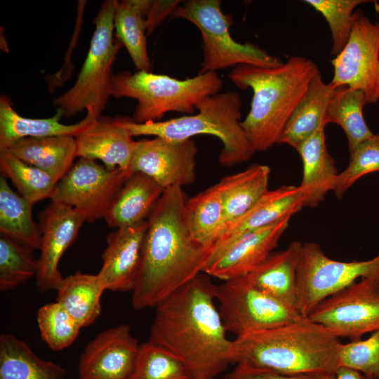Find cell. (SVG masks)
<instances>
[{
  "label": "cell",
  "mask_w": 379,
  "mask_h": 379,
  "mask_svg": "<svg viewBox=\"0 0 379 379\" xmlns=\"http://www.w3.org/2000/svg\"><path fill=\"white\" fill-rule=\"evenodd\" d=\"M211 277L201 272L155 308L149 342L175 357L191 379H215L235 363Z\"/></svg>",
  "instance_id": "1"
},
{
  "label": "cell",
  "mask_w": 379,
  "mask_h": 379,
  "mask_svg": "<svg viewBox=\"0 0 379 379\" xmlns=\"http://www.w3.org/2000/svg\"><path fill=\"white\" fill-rule=\"evenodd\" d=\"M185 202L182 187L166 188L147 218L141 267L132 291L135 310L157 306L203 272L211 258L187 230Z\"/></svg>",
  "instance_id": "2"
},
{
  "label": "cell",
  "mask_w": 379,
  "mask_h": 379,
  "mask_svg": "<svg viewBox=\"0 0 379 379\" xmlns=\"http://www.w3.org/2000/svg\"><path fill=\"white\" fill-rule=\"evenodd\" d=\"M319 72L312 60L293 56L277 67L239 65L228 74L237 88L253 90L250 110L241 125L255 152L278 144L291 114Z\"/></svg>",
  "instance_id": "3"
},
{
  "label": "cell",
  "mask_w": 379,
  "mask_h": 379,
  "mask_svg": "<svg viewBox=\"0 0 379 379\" xmlns=\"http://www.w3.org/2000/svg\"><path fill=\"white\" fill-rule=\"evenodd\" d=\"M340 338L307 317L234 340L235 364L284 374L335 373Z\"/></svg>",
  "instance_id": "4"
},
{
  "label": "cell",
  "mask_w": 379,
  "mask_h": 379,
  "mask_svg": "<svg viewBox=\"0 0 379 379\" xmlns=\"http://www.w3.org/2000/svg\"><path fill=\"white\" fill-rule=\"evenodd\" d=\"M241 105L240 94L231 91L205 98L197 105L199 112L196 114L145 124L119 120L133 137L153 135L183 140L201 134L214 135L222 145L218 155L220 164L231 167L247 161L255 152L241 125Z\"/></svg>",
  "instance_id": "5"
},
{
  "label": "cell",
  "mask_w": 379,
  "mask_h": 379,
  "mask_svg": "<svg viewBox=\"0 0 379 379\" xmlns=\"http://www.w3.org/2000/svg\"><path fill=\"white\" fill-rule=\"evenodd\" d=\"M222 87V80L214 72L180 80L145 71H124L114 75L111 96L135 100L133 121L145 124L159 121L169 112L192 114L199 102Z\"/></svg>",
  "instance_id": "6"
},
{
  "label": "cell",
  "mask_w": 379,
  "mask_h": 379,
  "mask_svg": "<svg viewBox=\"0 0 379 379\" xmlns=\"http://www.w3.org/2000/svg\"><path fill=\"white\" fill-rule=\"evenodd\" d=\"M115 0H106L94 18L95 30L86 60L74 85L58 96L53 104L69 118L86 109L99 119L111 96L112 64L123 46L114 37Z\"/></svg>",
  "instance_id": "7"
},
{
  "label": "cell",
  "mask_w": 379,
  "mask_h": 379,
  "mask_svg": "<svg viewBox=\"0 0 379 379\" xmlns=\"http://www.w3.org/2000/svg\"><path fill=\"white\" fill-rule=\"evenodd\" d=\"M171 18L185 19L201 32L203 60L200 74L239 65L274 67L283 63L255 44L235 41L230 30L232 19L222 11L220 0L186 1L176 8Z\"/></svg>",
  "instance_id": "8"
},
{
  "label": "cell",
  "mask_w": 379,
  "mask_h": 379,
  "mask_svg": "<svg viewBox=\"0 0 379 379\" xmlns=\"http://www.w3.org/2000/svg\"><path fill=\"white\" fill-rule=\"evenodd\" d=\"M215 299L227 332L236 337L303 318L295 308L260 290L245 276L216 285Z\"/></svg>",
  "instance_id": "9"
},
{
  "label": "cell",
  "mask_w": 379,
  "mask_h": 379,
  "mask_svg": "<svg viewBox=\"0 0 379 379\" xmlns=\"http://www.w3.org/2000/svg\"><path fill=\"white\" fill-rule=\"evenodd\" d=\"M369 277H379V254L368 260L338 261L328 258L318 244L305 243L297 269V310L307 317L324 299Z\"/></svg>",
  "instance_id": "10"
},
{
  "label": "cell",
  "mask_w": 379,
  "mask_h": 379,
  "mask_svg": "<svg viewBox=\"0 0 379 379\" xmlns=\"http://www.w3.org/2000/svg\"><path fill=\"white\" fill-rule=\"evenodd\" d=\"M338 338L361 339L379 330V277H369L335 293L307 317Z\"/></svg>",
  "instance_id": "11"
},
{
  "label": "cell",
  "mask_w": 379,
  "mask_h": 379,
  "mask_svg": "<svg viewBox=\"0 0 379 379\" xmlns=\"http://www.w3.org/2000/svg\"><path fill=\"white\" fill-rule=\"evenodd\" d=\"M131 173L111 170L84 158L73 164L57 183L51 201L76 208L86 222L104 218L112 201Z\"/></svg>",
  "instance_id": "12"
},
{
  "label": "cell",
  "mask_w": 379,
  "mask_h": 379,
  "mask_svg": "<svg viewBox=\"0 0 379 379\" xmlns=\"http://www.w3.org/2000/svg\"><path fill=\"white\" fill-rule=\"evenodd\" d=\"M331 62L335 88L347 86L363 91L368 104L375 103V79L379 65V22L355 10L351 34L342 51Z\"/></svg>",
  "instance_id": "13"
},
{
  "label": "cell",
  "mask_w": 379,
  "mask_h": 379,
  "mask_svg": "<svg viewBox=\"0 0 379 379\" xmlns=\"http://www.w3.org/2000/svg\"><path fill=\"white\" fill-rule=\"evenodd\" d=\"M198 149L192 139L171 140L160 137L137 141L131 173H142L164 189L193 183Z\"/></svg>",
  "instance_id": "14"
},
{
  "label": "cell",
  "mask_w": 379,
  "mask_h": 379,
  "mask_svg": "<svg viewBox=\"0 0 379 379\" xmlns=\"http://www.w3.org/2000/svg\"><path fill=\"white\" fill-rule=\"evenodd\" d=\"M86 222L76 208L51 201L39 215L41 233L36 284L41 293L57 291L63 280L59 270L60 259L77 237Z\"/></svg>",
  "instance_id": "15"
},
{
  "label": "cell",
  "mask_w": 379,
  "mask_h": 379,
  "mask_svg": "<svg viewBox=\"0 0 379 379\" xmlns=\"http://www.w3.org/2000/svg\"><path fill=\"white\" fill-rule=\"evenodd\" d=\"M140 345L128 324L100 332L87 344L80 356L79 379H128Z\"/></svg>",
  "instance_id": "16"
},
{
  "label": "cell",
  "mask_w": 379,
  "mask_h": 379,
  "mask_svg": "<svg viewBox=\"0 0 379 379\" xmlns=\"http://www.w3.org/2000/svg\"><path fill=\"white\" fill-rule=\"evenodd\" d=\"M291 218L240 236L213 255L203 272L223 281L248 274L272 253Z\"/></svg>",
  "instance_id": "17"
},
{
  "label": "cell",
  "mask_w": 379,
  "mask_h": 379,
  "mask_svg": "<svg viewBox=\"0 0 379 379\" xmlns=\"http://www.w3.org/2000/svg\"><path fill=\"white\" fill-rule=\"evenodd\" d=\"M147 220L115 229L106 239L102 267L97 274L106 290L132 291L141 267Z\"/></svg>",
  "instance_id": "18"
},
{
  "label": "cell",
  "mask_w": 379,
  "mask_h": 379,
  "mask_svg": "<svg viewBox=\"0 0 379 379\" xmlns=\"http://www.w3.org/2000/svg\"><path fill=\"white\" fill-rule=\"evenodd\" d=\"M303 207L298 186L282 185L269 190L244 214L225 226L212 246L211 258L240 236L292 217Z\"/></svg>",
  "instance_id": "19"
},
{
  "label": "cell",
  "mask_w": 379,
  "mask_h": 379,
  "mask_svg": "<svg viewBox=\"0 0 379 379\" xmlns=\"http://www.w3.org/2000/svg\"><path fill=\"white\" fill-rule=\"evenodd\" d=\"M77 157L99 160L107 168L129 172L137 141L119 119H98L76 138Z\"/></svg>",
  "instance_id": "20"
},
{
  "label": "cell",
  "mask_w": 379,
  "mask_h": 379,
  "mask_svg": "<svg viewBox=\"0 0 379 379\" xmlns=\"http://www.w3.org/2000/svg\"><path fill=\"white\" fill-rule=\"evenodd\" d=\"M324 129L319 128L296 149L302 163L298 188L303 197L304 207L317 206L329 191H333L339 174L327 149Z\"/></svg>",
  "instance_id": "21"
},
{
  "label": "cell",
  "mask_w": 379,
  "mask_h": 379,
  "mask_svg": "<svg viewBox=\"0 0 379 379\" xmlns=\"http://www.w3.org/2000/svg\"><path fill=\"white\" fill-rule=\"evenodd\" d=\"M302 246L294 241L286 249L271 253L245 277L260 290L297 310V269Z\"/></svg>",
  "instance_id": "22"
},
{
  "label": "cell",
  "mask_w": 379,
  "mask_h": 379,
  "mask_svg": "<svg viewBox=\"0 0 379 379\" xmlns=\"http://www.w3.org/2000/svg\"><path fill=\"white\" fill-rule=\"evenodd\" d=\"M62 112L57 109L54 116L45 119L27 118L13 108L10 98H0V149H6L17 140L26 137L67 135L78 137L88 129L97 119L89 114L73 124L60 123Z\"/></svg>",
  "instance_id": "23"
},
{
  "label": "cell",
  "mask_w": 379,
  "mask_h": 379,
  "mask_svg": "<svg viewBox=\"0 0 379 379\" xmlns=\"http://www.w3.org/2000/svg\"><path fill=\"white\" fill-rule=\"evenodd\" d=\"M165 189L142 173H133L124 182L107 211L104 219L118 229L147 220Z\"/></svg>",
  "instance_id": "24"
},
{
  "label": "cell",
  "mask_w": 379,
  "mask_h": 379,
  "mask_svg": "<svg viewBox=\"0 0 379 379\" xmlns=\"http://www.w3.org/2000/svg\"><path fill=\"white\" fill-rule=\"evenodd\" d=\"M335 87L326 84L320 71L312 78L291 114L278 141L295 150L319 128L326 127L327 110Z\"/></svg>",
  "instance_id": "25"
},
{
  "label": "cell",
  "mask_w": 379,
  "mask_h": 379,
  "mask_svg": "<svg viewBox=\"0 0 379 379\" xmlns=\"http://www.w3.org/2000/svg\"><path fill=\"white\" fill-rule=\"evenodd\" d=\"M6 149L24 162L48 173L58 182L77 157L76 138L67 135L26 137L15 140Z\"/></svg>",
  "instance_id": "26"
},
{
  "label": "cell",
  "mask_w": 379,
  "mask_h": 379,
  "mask_svg": "<svg viewBox=\"0 0 379 379\" xmlns=\"http://www.w3.org/2000/svg\"><path fill=\"white\" fill-rule=\"evenodd\" d=\"M270 173L267 165L252 164L215 185L223 201L225 226L244 214L269 190Z\"/></svg>",
  "instance_id": "27"
},
{
  "label": "cell",
  "mask_w": 379,
  "mask_h": 379,
  "mask_svg": "<svg viewBox=\"0 0 379 379\" xmlns=\"http://www.w3.org/2000/svg\"><path fill=\"white\" fill-rule=\"evenodd\" d=\"M60 364L38 357L28 345L10 333L0 336V379H65Z\"/></svg>",
  "instance_id": "28"
},
{
  "label": "cell",
  "mask_w": 379,
  "mask_h": 379,
  "mask_svg": "<svg viewBox=\"0 0 379 379\" xmlns=\"http://www.w3.org/2000/svg\"><path fill=\"white\" fill-rule=\"evenodd\" d=\"M106 291L98 274L77 272L65 278L57 289L56 301L81 326L93 324L101 312Z\"/></svg>",
  "instance_id": "29"
},
{
  "label": "cell",
  "mask_w": 379,
  "mask_h": 379,
  "mask_svg": "<svg viewBox=\"0 0 379 379\" xmlns=\"http://www.w3.org/2000/svg\"><path fill=\"white\" fill-rule=\"evenodd\" d=\"M148 0L116 1L114 30L138 71L149 72L151 62L147 49L145 13Z\"/></svg>",
  "instance_id": "30"
},
{
  "label": "cell",
  "mask_w": 379,
  "mask_h": 379,
  "mask_svg": "<svg viewBox=\"0 0 379 379\" xmlns=\"http://www.w3.org/2000/svg\"><path fill=\"white\" fill-rule=\"evenodd\" d=\"M184 218L192 238L208 248L225 227L223 201L215 185L186 201Z\"/></svg>",
  "instance_id": "31"
},
{
  "label": "cell",
  "mask_w": 379,
  "mask_h": 379,
  "mask_svg": "<svg viewBox=\"0 0 379 379\" xmlns=\"http://www.w3.org/2000/svg\"><path fill=\"white\" fill-rule=\"evenodd\" d=\"M368 104L365 93L347 86L334 88L328 107L327 123H335L344 131L350 153L373 135L364 115L363 108Z\"/></svg>",
  "instance_id": "32"
},
{
  "label": "cell",
  "mask_w": 379,
  "mask_h": 379,
  "mask_svg": "<svg viewBox=\"0 0 379 379\" xmlns=\"http://www.w3.org/2000/svg\"><path fill=\"white\" fill-rule=\"evenodd\" d=\"M33 204L0 178V232L34 250L40 249L41 233L32 218Z\"/></svg>",
  "instance_id": "33"
},
{
  "label": "cell",
  "mask_w": 379,
  "mask_h": 379,
  "mask_svg": "<svg viewBox=\"0 0 379 379\" xmlns=\"http://www.w3.org/2000/svg\"><path fill=\"white\" fill-rule=\"evenodd\" d=\"M0 171L11 180L18 193L33 205L51 199L58 183L50 174L24 162L7 149H0Z\"/></svg>",
  "instance_id": "34"
},
{
  "label": "cell",
  "mask_w": 379,
  "mask_h": 379,
  "mask_svg": "<svg viewBox=\"0 0 379 379\" xmlns=\"http://www.w3.org/2000/svg\"><path fill=\"white\" fill-rule=\"evenodd\" d=\"M34 249L4 234L0 237V291L13 290L36 277Z\"/></svg>",
  "instance_id": "35"
},
{
  "label": "cell",
  "mask_w": 379,
  "mask_h": 379,
  "mask_svg": "<svg viewBox=\"0 0 379 379\" xmlns=\"http://www.w3.org/2000/svg\"><path fill=\"white\" fill-rule=\"evenodd\" d=\"M128 379H191L184 365L164 348L147 341L140 344Z\"/></svg>",
  "instance_id": "36"
},
{
  "label": "cell",
  "mask_w": 379,
  "mask_h": 379,
  "mask_svg": "<svg viewBox=\"0 0 379 379\" xmlns=\"http://www.w3.org/2000/svg\"><path fill=\"white\" fill-rule=\"evenodd\" d=\"M36 321L41 339L54 351L71 345L81 328L57 301L41 306L37 311Z\"/></svg>",
  "instance_id": "37"
},
{
  "label": "cell",
  "mask_w": 379,
  "mask_h": 379,
  "mask_svg": "<svg viewBox=\"0 0 379 379\" xmlns=\"http://www.w3.org/2000/svg\"><path fill=\"white\" fill-rule=\"evenodd\" d=\"M320 13L328 22L332 39L331 54L337 56L350 38L355 8L368 0H305Z\"/></svg>",
  "instance_id": "38"
},
{
  "label": "cell",
  "mask_w": 379,
  "mask_h": 379,
  "mask_svg": "<svg viewBox=\"0 0 379 379\" xmlns=\"http://www.w3.org/2000/svg\"><path fill=\"white\" fill-rule=\"evenodd\" d=\"M350 154L349 164L338 174L333 190L338 199H342L350 187L362 176L379 171V133H374Z\"/></svg>",
  "instance_id": "39"
},
{
  "label": "cell",
  "mask_w": 379,
  "mask_h": 379,
  "mask_svg": "<svg viewBox=\"0 0 379 379\" xmlns=\"http://www.w3.org/2000/svg\"><path fill=\"white\" fill-rule=\"evenodd\" d=\"M338 367L354 369L368 379H379V330L365 340L340 344Z\"/></svg>",
  "instance_id": "40"
},
{
  "label": "cell",
  "mask_w": 379,
  "mask_h": 379,
  "mask_svg": "<svg viewBox=\"0 0 379 379\" xmlns=\"http://www.w3.org/2000/svg\"><path fill=\"white\" fill-rule=\"evenodd\" d=\"M223 379H335V373L284 374L268 370L236 365Z\"/></svg>",
  "instance_id": "41"
},
{
  "label": "cell",
  "mask_w": 379,
  "mask_h": 379,
  "mask_svg": "<svg viewBox=\"0 0 379 379\" xmlns=\"http://www.w3.org/2000/svg\"><path fill=\"white\" fill-rule=\"evenodd\" d=\"M180 1H149L145 13L147 35L161 24L168 17H171Z\"/></svg>",
  "instance_id": "42"
},
{
  "label": "cell",
  "mask_w": 379,
  "mask_h": 379,
  "mask_svg": "<svg viewBox=\"0 0 379 379\" xmlns=\"http://www.w3.org/2000/svg\"><path fill=\"white\" fill-rule=\"evenodd\" d=\"M335 379H368L362 373L344 366H339L335 372Z\"/></svg>",
  "instance_id": "43"
},
{
  "label": "cell",
  "mask_w": 379,
  "mask_h": 379,
  "mask_svg": "<svg viewBox=\"0 0 379 379\" xmlns=\"http://www.w3.org/2000/svg\"><path fill=\"white\" fill-rule=\"evenodd\" d=\"M379 100V65L375 79V103Z\"/></svg>",
  "instance_id": "44"
}]
</instances>
